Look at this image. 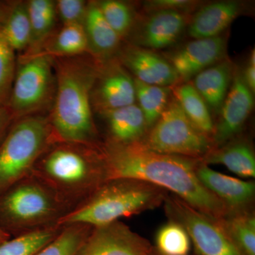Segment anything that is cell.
Here are the masks:
<instances>
[{"label": "cell", "instance_id": "obj_16", "mask_svg": "<svg viewBox=\"0 0 255 255\" xmlns=\"http://www.w3.org/2000/svg\"><path fill=\"white\" fill-rule=\"evenodd\" d=\"M185 23V16L177 10H159L144 26L140 36L141 43L152 49L169 46L180 36Z\"/></svg>", "mask_w": 255, "mask_h": 255}, {"label": "cell", "instance_id": "obj_23", "mask_svg": "<svg viewBox=\"0 0 255 255\" xmlns=\"http://www.w3.org/2000/svg\"><path fill=\"white\" fill-rule=\"evenodd\" d=\"M202 162L206 164H222L231 172L245 179L255 177V155L246 142H233L219 150L210 152Z\"/></svg>", "mask_w": 255, "mask_h": 255}, {"label": "cell", "instance_id": "obj_35", "mask_svg": "<svg viewBox=\"0 0 255 255\" xmlns=\"http://www.w3.org/2000/svg\"><path fill=\"white\" fill-rule=\"evenodd\" d=\"M190 4V1L186 0H157L151 3L155 7L161 9L175 10L177 8H182Z\"/></svg>", "mask_w": 255, "mask_h": 255}, {"label": "cell", "instance_id": "obj_29", "mask_svg": "<svg viewBox=\"0 0 255 255\" xmlns=\"http://www.w3.org/2000/svg\"><path fill=\"white\" fill-rule=\"evenodd\" d=\"M92 228L79 223L63 226L60 234L36 255H76Z\"/></svg>", "mask_w": 255, "mask_h": 255}, {"label": "cell", "instance_id": "obj_31", "mask_svg": "<svg viewBox=\"0 0 255 255\" xmlns=\"http://www.w3.org/2000/svg\"><path fill=\"white\" fill-rule=\"evenodd\" d=\"M15 51L0 33V107H7L16 73Z\"/></svg>", "mask_w": 255, "mask_h": 255}, {"label": "cell", "instance_id": "obj_12", "mask_svg": "<svg viewBox=\"0 0 255 255\" xmlns=\"http://www.w3.org/2000/svg\"><path fill=\"white\" fill-rule=\"evenodd\" d=\"M196 174L203 185L219 198L231 213L246 211L245 209L254 199V182L215 171L201 159L196 167Z\"/></svg>", "mask_w": 255, "mask_h": 255}, {"label": "cell", "instance_id": "obj_10", "mask_svg": "<svg viewBox=\"0 0 255 255\" xmlns=\"http://www.w3.org/2000/svg\"><path fill=\"white\" fill-rule=\"evenodd\" d=\"M150 242L121 221L92 227L76 255H149Z\"/></svg>", "mask_w": 255, "mask_h": 255}, {"label": "cell", "instance_id": "obj_13", "mask_svg": "<svg viewBox=\"0 0 255 255\" xmlns=\"http://www.w3.org/2000/svg\"><path fill=\"white\" fill-rule=\"evenodd\" d=\"M226 44L219 36L195 39L172 55L171 65L179 78L187 80L217 63L224 55Z\"/></svg>", "mask_w": 255, "mask_h": 255}, {"label": "cell", "instance_id": "obj_39", "mask_svg": "<svg viewBox=\"0 0 255 255\" xmlns=\"http://www.w3.org/2000/svg\"><path fill=\"white\" fill-rule=\"evenodd\" d=\"M255 50H253V53H251V58H250V65H255Z\"/></svg>", "mask_w": 255, "mask_h": 255}, {"label": "cell", "instance_id": "obj_34", "mask_svg": "<svg viewBox=\"0 0 255 255\" xmlns=\"http://www.w3.org/2000/svg\"><path fill=\"white\" fill-rule=\"evenodd\" d=\"M14 122V119L9 109L0 107V144Z\"/></svg>", "mask_w": 255, "mask_h": 255}, {"label": "cell", "instance_id": "obj_5", "mask_svg": "<svg viewBox=\"0 0 255 255\" xmlns=\"http://www.w3.org/2000/svg\"><path fill=\"white\" fill-rule=\"evenodd\" d=\"M68 206L34 176L0 194V228L11 238L58 226Z\"/></svg>", "mask_w": 255, "mask_h": 255}, {"label": "cell", "instance_id": "obj_36", "mask_svg": "<svg viewBox=\"0 0 255 255\" xmlns=\"http://www.w3.org/2000/svg\"><path fill=\"white\" fill-rule=\"evenodd\" d=\"M255 65H250L247 68L246 73H245L244 79L245 82L248 88L252 92H255Z\"/></svg>", "mask_w": 255, "mask_h": 255}, {"label": "cell", "instance_id": "obj_24", "mask_svg": "<svg viewBox=\"0 0 255 255\" xmlns=\"http://www.w3.org/2000/svg\"><path fill=\"white\" fill-rule=\"evenodd\" d=\"M86 53H89V47L83 26L64 25L48 40L41 53L53 58H68Z\"/></svg>", "mask_w": 255, "mask_h": 255}, {"label": "cell", "instance_id": "obj_22", "mask_svg": "<svg viewBox=\"0 0 255 255\" xmlns=\"http://www.w3.org/2000/svg\"><path fill=\"white\" fill-rule=\"evenodd\" d=\"M231 73V65L228 62L216 64L197 74L193 86L206 102L218 110L227 96Z\"/></svg>", "mask_w": 255, "mask_h": 255}, {"label": "cell", "instance_id": "obj_27", "mask_svg": "<svg viewBox=\"0 0 255 255\" xmlns=\"http://www.w3.org/2000/svg\"><path fill=\"white\" fill-rule=\"evenodd\" d=\"M243 255H255V219L246 211L232 212L219 221Z\"/></svg>", "mask_w": 255, "mask_h": 255}, {"label": "cell", "instance_id": "obj_18", "mask_svg": "<svg viewBox=\"0 0 255 255\" xmlns=\"http://www.w3.org/2000/svg\"><path fill=\"white\" fill-rule=\"evenodd\" d=\"M103 113L110 132L107 140L119 144L141 141L147 124L138 106L134 104Z\"/></svg>", "mask_w": 255, "mask_h": 255}, {"label": "cell", "instance_id": "obj_19", "mask_svg": "<svg viewBox=\"0 0 255 255\" xmlns=\"http://www.w3.org/2000/svg\"><path fill=\"white\" fill-rule=\"evenodd\" d=\"M26 3L31 26V41L24 55L28 56L43 51L53 35L57 13L55 1L52 0H30Z\"/></svg>", "mask_w": 255, "mask_h": 255}, {"label": "cell", "instance_id": "obj_26", "mask_svg": "<svg viewBox=\"0 0 255 255\" xmlns=\"http://www.w3.org/2000/svg\"><path fill=\"white\" fill-rule=\"evenodd\" d=\"M63 228L51 226L11 238L0 244V255H36L60 234Z\"/></svg>", "mask_w": 255, "mask_h": 255}, {"label": "cell", "instance_id": "obj_20", "mask_svg": "<svg viewBox=\"0 0 255 255\" xmlns=\"http://www.w3.org/2000/svg\"><path fill=\"white\" fill-rule=\"evenodd\" d=\"M0 33L15 53L27 50L31 26L26 1H6L0 21Z\"/></svg>", "mask_w": 255, "mask_h": 255}, {"label": "cell", "instance_id": "obj_30", "mask_svg": "<svg viewBox=\"0 0 255 255\" xmlns=\"http://www.w3.org/2000/svg\"><path fill=\"white\" fill-rule=\"evenodd\" d=\"M155 249L162 255H190L191 243L184 228L173 221L163 225L157 231Z\"/></svg>", "mask_w": 255, "mask_h": 255}, {"label": "cell", "instance_id": "obj_37", "mask_svg": "<svg viewBox=\"0 0 255 255\" xmlns=\"http://www.w3.org/2000/svg\"><path fill=\"white\" fill-rule=\"evenodd\" d=\"M10 238H11V236L8 235L7 233L4 232V231L0 228V244L3 243V242L10 239Z\"/></svg>", "mask_w": 255, "mask_h": 255}, {"label": "cell", "instance_id": "obj_15", "mask_svg": "<svg viewBox=\"0 0 255 255\" xmlns=\"http://www.w3.org/2000/svg\"><path fill=\"white\" fill-rule=\"evenodd\" d=\"M122 63L136 77L147 85L167 87L179 80L173 66L150 50L129 49L124 52Z\"/></svg>", "mask_w": 255, "mask_h": 255}, {"label": "cell", "instance_id": "obj_9", "mask_svg": "<svg viewBox=\"0 0 255 255\" xmlns=\"http://www.w3.org/2000/svg\"><path fill=\"white\" fill-rule=\"evenodd\" d=\"M164 203L169 219L185 229L196 255H243L219 221L175 196H167Z\"/></svg>", "mask_w": 255, "mask_h": 255}, {"label": "cell", "instance_id": "obj_8", "mask_svg": "<svg viewBox=\"0 0 255 255\" xmlns=\"http://www.w3.org/2000/svg\"><path fill=\"white\" fill-rule=\"evenodd\" d=\"M142 143L159 153L201 159L211 152V142L187 118L177 100L166 107Z\"/></svg>", "mask_w": 255, "mask_h": 255}, {"label": "cell", "instance_id": "obj_38", "mask_svg": "<svg viewBox=\"0 0 255 255\" xmlns=\"http://www.w3.org/2000/svg\"><path fill=\"white\" fill-rule=\"evenodd\" d=\"M6 4V1H0V21H1V18H2L3 14H4Z\"/></svg>", "mask_w": 255, "mask_h": 255}, {"label": "cell", "instance_id": "obj_1", "mask_svg": "<svg viewBox=\"0 0 255 255\" xmlns=\"http://www.w3.org/2000/svg\"><path fill=\"white\" fill-rule=\"evenodd\" d=\"M99 147L107 181L127 178L149 183L174 193L191 207L217 221L231 213L198 178L196 167L201 159L159 153L141 141L119 144L107 140Z\"/></svg>", "mask_w": 255, "mask_h": 255}, {"label": "cell", "instance_id": "obj_33", "mask_svg": "<svg viewBox=\"0 0 255 255\" xmlns=\"http://www.w3.org/2000/svg\"><path fill=\"white\" fill-rule=\"evenodd\" d=\"M88 2L83 0H58L55 1L57 15L64 25L83 26Z\"/></svg>", "mask_w": 255, "mask_h": 255}, {"label": "cell", "instance_id": "obj_2", "mask_svg": "<svg viewBox=\"0 0 255 255\" xmlns=\"http://www.w3.org/2000/svg\"><path fill=\"white\" fill-rule=\"evenodd\" d=\"M55 94L48 119L55 140L98 146L91 94L97 70L85 55L53 58Z\"/></svg>", "mask_w": 255, "mask_h": 255}, {"label": "cell", "instance_id": "obj_6", "mask_svg": "<svg viewBox=\"0 0 255 255\" xmlns=\"http://www.w3.org/2000/svg\"><path fill=\"white\" fill-rule=\"evenodd\" d=\"M54 142L48 117L14 121L0 144V194L32 175L38 159Z\"/></svg>", "mask_w": 255, "mask_h": 255}, {"label": "cell", "instance_id": "obj_7", "mask_svg": "<svg viewBox=\"0 0 255 255\" xmlns=\"http://www.w3.org/2000/svg\"><path fill=\"white\" fill-rule=\"evenodd\" d=\"M55 94L53 57L43 53L20 56L6 107L14 121L41 114L43 111L51 108Z\"/></svg>", "mask_w": 255, "mask_h": 255}, {"label": "cell", "instance_id": "obj_4", "mask_svg": "<svg viewBox=\"0 0 255 255\" xmlns=\"http://www.w3.org/2000/svg\"><path fill=\"white\" fill-rule=\"evenodd\" d=\"M166 191L142 181L119 178L107 181L81 204L60 220L58 226H103L155 209L167 197Z\"/></svg>", "mask_w": 255, "mask_h": 255}, {"label": "cell", "instance_id": "obj_21", "mask_svg": "<svg viewBox=\"0 0 255 255\" xmlns=\"http://www.w3.org/2000/svg\"><path fill=\"white\" fill-rule=\"evenodd\" d=\"M83 28L89 52L92 54L105 56L112 53L118 46L120 37L104 17L98 3L88 2Z\"/></svg>", "mask_w": 255, "mask_h": 255}, {"label": "cell", "instance_id": "obj_28", "mask_svg": "<svg viewBox=\"0 0 255 255\" xmlns=\"http://www.w3.org/2000/svg\"><path fill=\"white\" fill-rule=\"evenodd\" d=\"M134 84L139 107L145 117L146 124L147 127L154 125L167 107L168 87L147 85L137 79L134 80Z\"/></svg>", "mask_w": 255, "mask_h": 255}, {"label": "cell", "instance_id": "obj_32", "mask_svg": "<svg viewBox=\"0 0 255 255\" xmlns=\"http://www.w3.org/2000/svg\"><path fill=\"white\" fill-rule=\"evenodd\" d=\"M98 3L107 22L119 36H124L131 26L132 11L127 3L117 0H105Z\"/></svg>", "mask_w": 255, "mask_h": 255}, {"label": "cell", "instance_id": "obj_17", "mask_svg": "<svg viewBox=\"0 0 255 255\" xmlns=\"http://www.w3.org/2000/svg\"><path fill=\"white\" fill-rule=\"evenodd\" d=\"M236 1H219L199 10L189 25V34L195 39L214 38L228 27L239 13Z\"/></svg>", "mask_w": 255, "mask_h": 255}, {"label": "cell", "instance_id": "obj_11", "mask_svg": "<svg viewBox=\"0 0 255 255\" xmlns=\"http://www.w3.org/2000/svg\"><path fill=\"white\" fill-rule=\"evenodd\" d=\"M254 105L252 92L242 75L238 74L221 107V118L214 128L216 145H223L234 137L244 125Z\"/></svg>", "mask_w": 255, "mask_h": 255}, {"label": "cell", "instance_id": "obj_25", "mask_svg": "<svg viewBox=\"0 0 255 255\" xmlns=\"http://www.w3.org/2000/svg\"><path fill=\"white\" fill-rule=\"evenodd\" d=\"M177 102L194 127L206 135L214 134V126L206 102L189 84L176 89Z\"/></svg>", "mask_w": 255, "mask_h": 255}, {"label": "cell", "instance_id": "obj_3", "mask_svg": "<svg viewBox=\"0 0 255 255\" xmlns=\"http://www.w3.org/2000/svg\"><path fill=\"white\" fill-rule=\"evenodd\" d=\"M99 145L53 142L37 161L32 175L72 211L107 181Z\"/></svg>", "mask_w": 255, "mask_h": 255}, {"label": "cell", "instance_id": "obj_40", "mask_svg": "<svg viewBox=\"0 0 255 255\" xmlns=\"http://www.w3.org/2000/svg\"><path fill=\"white\" fill-rule=\"evenodd\" d=\"M149 255H162L160 253H159L157 250L155 249V247H153V249H152V252H151L150 254Z\"/></svg>", "mask_w": 255, "mask_h": 255}, {"label": "cell", "instance_id": "obj_14", "mask_svg": "<svg viewBox=\"0 0 255 255\" xmlns=\"http://www.w3.org/2000/svg\"><path fill=\"white\" fill-rule=\"evenodd\" d=\"M101 77L99 80L96 77L92 87V105L103 112L134 105L136 100L134 80L122 68L108 69Z\"/></svg>", "mask_w": 255, "mask_h": 255}]
</instances>
